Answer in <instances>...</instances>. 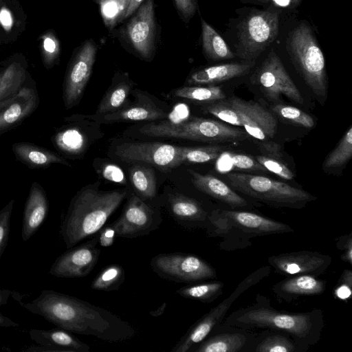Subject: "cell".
<instances>
[{
    "label": "cell",
    "mask_w": 352,
    "mask_h": 352,
    "mask_svg": "<svg viewBox=\"0 0 352 352\" xmlns=\"http://www.w3.org/2000/svg\"><path fill=\"white\" fill-rule=\"evenodd\" d=\"M19 303L58 328L105 342H125L137 333L131 323L111 311L56 291L44 289L32 302Z\"/></svg>",
    "instance_id": "6da1fadb"
},
{
    "label": "cell",
    "mask_w": 352,
    "mask_h": 352,
    "mask_svg": "<svg viewBox=\"0 0 352 352\" xmlns=\"http://www.w3.org/2000/svg\"><path fill=\"white\" fill-rule=\"evenodd\" d=\"M224 324L237 329H268L285 332L300 342L308 344L318 341L323 327L320 310L305 313L278 311L271 306L269 299L256 295L255 302L232 312Z\"/></svg>",
    "instance_id": "7a4b0ae2"
},
{
    "label": "cell",
    "mask_w": 352,
    "mask_h": 352,
    "mask_svg": "<svg viewBox=\"0 0 352 352\" xmlns=\"http://www.w3.org/2000/svg\"><path fill=\"white\" fill-rule=\"evenodd\" d=\"M127 195L126 190H99L87 186L72 200L60 233L67 249L95 235Z\"/></svg>",
    "instance_id": "3957f363"
},
{
    "label": "cell",
    "mask_w": 352,
    "mask_h": 352,
    "mask_svg": "<svg viewBox=\"0 0 352 352\" xmlns=\"http://www.w3.org/2000/svg\"><path fill=\"white\" fill-rule=\"evenodd\" d=\"M208 221L209 235L221 238L219 248L226 251L248 248L253 238L294 231L287 224L243 210L216 209Z\"/></svg>",
    "instance_id": "277c9868"
},
{
    "label": "cell",
    "mask_w": 352,
    "mask_h": 352,
    "mask_svg": "<svg viewBox=\"0 0 352 352\" xmlns=\"http://www.w3.org/2000/svg\"><path fill=\"white\" fill-rule=\"evenodd\" d=\"M203 110L221 121L243 128L250 137L269 141L277 131V121L264 106L253 100L236 96L210 102Z\"/></svg>",
    "instance_id": "5b68a950"
},
{
    "label": "cell",
    "mask_w": 352,
    "mask_h": 352,
    "mask_svg": "<svg viewBox=\"0 0 352 352\" xmlns=\"http://www.w3.org/2000/svg\"><path fill=\"white\" fill-rule=\"evenodd\" d=\"M226 179L235 191L274 208L300 209L316 197L287 183L245 173L229 172Z\"/></svg>",
    "instance_id": "8992f818"
},
{
    "label": "cell",
    "mask_w": 352,
    "mask_h": 352,
    "mask_svg": "<svg viewBox=\"0 0 352 352\" xmlns=\"http://www.w3.org/2000/svg\"><path fill=\"white\" fill-rule=\"evenodd\" d=\"M287 52L306 85L318 97L327 94V78L324 54L310 28L301 23L290 34Z\"/></svg>",
    "instance_id": "52a82bcc"
},
{
    "label": "cell",
    "mask_w": 352,
    "mask_h": 352,
    "mask_svg": "<svg viewBox=\"0 0 352 352\" xmlns=\"http://www.w3.org/2000/svg\"><path fill=\"white\" fill-rule=\"evenodd\" d=\"M278 15L268 10L251 12L239 24L236 56L243 61L254 62L276 39Z\"/></svg>",
    "instance_id": "ba28073f"
},
{
    "label": "cell",
    "mask_w": 352,
    "mask_h": 352,
    "mask_svg": "<svg viewBox=\"0 0 352 352\" xmlns=\"http://www.w3.org/2000/svg\"><path fill=\"white\" fill-rule=\"evenodd\" d=\"M270 272V266L265 265L247 276L228 298L198 320L176 343L171 351L187 352L204 340L212 330L221 323L231 305L239 296L268 276Z\"/></svg>",
    "instance_id": "9c48e42d"
},
{
    "label": "cell",
    "mask_w": 352,
    "mask_h": 352,
    "mask_svg": "<svg viewBox=\"0 0 352 352\" xmlns=\"http://www.w3.org/2000/svg\"><path fill=\"white\" fill-rule=\"evenodd\" d=\"M120 27L119 40L125 47L146 60L155 54L157 43V23L154 0H144Z\"/></svg>",
    "instance_id": "30bf717a"
},
{
    "label": "cell",
    "mask_w": 352,
    "mask_h": 352,
    "mask_svg": "<svg viewBox=\"0 0 352 352\" xmlns=\"http://www.w3.org/2000/svg\"><path fill=\"white\" fill-rule=\"evenodd\" d=\"M151 267L159 276L177 283H191L217 278L215 269L193 254L161 253L151 258Z\"/></svg>",
    "instance_id": "8fae6325"
},
{
    "label": "cell",
    "mask_w": 352,
    "mask_h": 352,
    "mask_svg": "<svg viewBox=\"0 0 352 352\" xmlns=\"http://www.w3.org/2000/svg\"><path fill=\"white\" fill-rule=\"evenodd\" d=\"M268 100L275 102L283 96L302 104L304 98L278 55L271 51L251 78Z\"/></svg>",
    "instance_id": "7c38bea8"
},
{
    "label": "cell",
    "mask_w": 352,
    "mask_h": 352,
    "mask_svg": "<svg viewBox=\"0 0 352 352\" xmlns=\"http://www.w3.org/2000/svg\"><path fill=\"white\" fill-rule=\"evenodd\" d=\"M97 52L98 45L91 38L76 49L65 78L64 100L67 107L73 106L81 97L91 76Z\"/></svg>",
    "instance_id": "4fadbf2b"
},
{
    "label": "cell",
    "mask_w": 352,
    "mask_h": 352,
    "mask_svg": "<svg viewBox=\"0 0 352 352\" xmlns=\"http://www.w3.org/2000/svg\"><path fill=\"white\" fill-rule=\"evenodd\" d=\"M98 235L60 255L50 268L49 274L58 278H82L89 275L96 266L100 249Z\"/></svg>",
    "instance_id": "5bb4252c"
},
{
    "label": "cell",
    "mask_w": 352,
    "mask_h": 352,
    "mask_svg": "<svg viewBox=\"0 0 352 352\" xmlns=\"http://www.w3.org/2000/svg\"><path fill=\"white\" fill-rule=\"evenodd\" d=\"M160 223L154 210L138 196L131 195L121 215L110 226L116 236L135 238L148 234Z\"/></svg>",
    "instance_id": "9a60e30c"
},
{
    "label": "cell",
    "mask_w": 352,
    "mask_h": 352,
    "mask_svg": "<svg viewBox=\"0 0 352 352\" xmlns=\"http://www.w3.org/2000/svg\"><path fill=\"white\" fill-rule=\"evenodd\" d=\"M267 261L270 265L282 275L317 276L326 271L331 265V258L320 252L302 250L273 255Z\"/></svg>",
    "instance_id": "2e32d148"
},
{
    "label": "cell",
    "mask_w": 352,
    "mask_h": 352,
    "mask_svg": "<svg viewBox=\"0 0 352 352\" xmlns=\"http://www.w3.org/2000/svg\"><path fill=\"white\" fill-rule=\"evenodd\" d=\"M115 154L126 162H140L175 168L178 146L161 142H127L116 147Z\"/></svg>",
    "instance_id": "e0dca14e"
},
{
    "label": "cell",
    "mask_w": 352,
    "mask_h": 352,
    "mask_svg": "<svg viewBox=\"0 0 352 352\" xmlns=\"http://www.w3.org/2000/svg\"><path fill=\"white\" fill-rule=\"evenodd\" d=\"M30 338L38 346H31L29 352H89L90 346L71 332L63 329H36L29 331Z\"/></svg>",
    "instance_id": "ac0fdd59"
},
{
    "label": "cell",
    "mask_w": 352,
    "mask_h": 352,
    "mask_svg": "<svg viewBox=\"0 0 352 352\" xmlns=\"http://www.w3.org/2000/svg\"><path fill=\"white\" fill-rule=\"evenodd\" d=\"M188 172L191 176V181L195 187L205 194L233 208H247L250 206L248 200L220 179L192 170H188Z\"/></svg>",
    "instance_id": "d6986e66"
},
{
    "label": "cell",
    "mask_w": 352,
    "mask_h": 352,
    "mask_svg": "<svg viewBox=\"0 0 352 352\" xmlns=\"http://www.w3.org/2000/svg\"><path fill=\"white\" fill-rule=\"evenodd\" d=\"M48 209V201L43 189L36 182L33 183L23 212L21 228L23 241L30 239L38 230L47 215Z\"/></svg>",
    "instance_id": "ffe728a7"
},
{
    "label": "cell",
    "mask_w": 352,
    "mask_h": 352,
    "mask_svg": "<svg viewBox=\"0 0 352 352\" xmlns=\"http://www.w3.org/2000/svg\"><path fill=\"white\" fill-rule=\"evenodd\" d=\"M254 62L229 63L213 65L192 73L186 80L188 85H215L247 74Z\"/></svg>",
    "instance_id": "44dd1931"
},
{
    "label": "cell",
    "mask_w": 352,
    "mask_h": 352,
    "mask_svg": "<svg viewBox=\"0 0 352 352\" xmlns=\"http://www.w3.org/2000/svg\"><path fill=\"white\" fill-rule=\"evenodd\" d=\"M326 289L324 280L309 274H298L284 279L273 286L274 294L279 298L291 302L299 297L322 294Z\"/></svg>",
    "instance_id": "7402d4cb"
},
{
    "label": "cell",
    "mask_w": 352,
    "mask_h": 352,
    "mask_svg": "<svg viewBox=\"0 0 352 352\" xmlns=\"http://www.w3.org/2000/svg\"><path fill=\"white\" fill-rule=\"evenodd\" d=\"M36 97L31 89L23 88L0 111V133L29 116L36 107Z\"/></svg>",
    "instance_id": "603a6c76"
},
{
    "label": "cell",
    "mask_w": 352,
    "mask_h": 352,
    "mask_svg": "<svg viewBox=\"0 0 352 352\" xmlns=\"http://www.w3.org/2000/svg\"><path fill=\"white\" fill-rule=\"evenodd\" d=\"M168 203L171 213L177 220L199 223L208 220V214L195 199L182 194L170 195Z\"/></svg>",
    "instance_id": "cb8c5ba5"
},
{
    "label": "cell",
    "mask_w": 352,
    "mask_h": 352,
    "mask_svg": "<svg viewBox=\"0 0 352 352\" xmlns=\"http://www.w3.org/2000/svg\"><path fill=\"white\" fill-rule=\"evenodd\" d=\"M13 151L21 161L35 168H45L54 163L69 165L65 160L56 153L30 143L14 144Z\"/></svg>",
    "instance_id": "d4e9b609"
},
{
    "label": "cell",
    "mask_w": 352,
    "mask_h": 352,
    "mask_svg": "<svg viewBox=\"0 0 352 352\" xmlns=\"http://www.w3.org/2000/svg\"><path fill=\"white\" fill-rule=\"evenodd\" d=\"M168 116L155 106L141 104L105 113L102 119L107 122L156 120L166 118Z\"/></svg>",
    "instance_id": "484cf974"
},
{
    "label": "cell",
    "mask_w": 352,
    "mask_h": 352,
    "mask_svg": "<svg viewBox=\"0 0 352 352\" xmlns=\"http://www.w3.org/2000/svg\"><path fill=\"white\" fill-rule=\"evenodd\" d=\"M201 24L202 50L205 56L213 60L234 58L235 54L230 50L223 38L202 18Z\"/></svg>",
    "instance_id": "4316f807"
},
{
    "label": "cell",
    "mask_w": 352,
    "mask_h": 352,
    "mask_svg": "<svg viewBox=\"0 0 352 352\" xmlns=\"http://www.w3.org/2000/svg\"><path fill=\"white\" fill-rule=\"evenodd\" d=\"M246 337L239 333H225L202 341L195 352H237L245 344Z\"/></svg>",
    "instance_id": "83f0119b"
},
{
    "label": "cell",
    "mask_w": 352,
    "mask_h": 352,
    "mask_svg": "<svg viewBox=\"0 0 352 352\" xmlns=\"http://www.w3.org/2000/svg\"><path fill=\"white\" fill-rule=\"evenodd\" d=\"M226 148L220 145H209L201 147L178 146V154L175 167L183 163L201 164L219 158Z\"/></svg>",
    "instance_id": "f1b7e54d"
},
{
    "label": "cell",
    "mask_w": 352,
    "mask_h": 352,
    "mask_svg": "<svg viewBox=\"0 0 352 352\" xmlns=\"http://www.w3.org/2000/svg\"><path fill=\"white\" fill-rule=\"evenodd\" d=\"M174 96L188 100L213 102L226 98V95L221 87L217 85H190L174 91Z\"/></svg>",
    "instance_id": "f546056e"
},
{
    "label": "cell",
    "mask_w": 352,
    "mask_h": 352,
    "mask_svg": "<svg viewBox=\"0 0 352 352\" xmlns=\"http://www.w3.org/2000/svg\"><path fill=\"white\" fill-rule=\"evenodd\" d=\"M223 287L222 282L204 283L182 287L176 291V294L183 298L209 303L223 294Z\"/></svg>",
    "instance_id": "4dcf8cb0"
},
{
    "label": "cell",
    "mask_w": 352,
    "mask_h": 352,
    "mask_svg": "<svg viewBox=\"0 0 352 352\" xmlns=\"http://www.w3.org/2000/svg\"><path fill=\"white\" fill-rule=\"evenodd\" d=\"M99 8L104 25L109 31L124 20L130 0H93Z\"/></svg>",
    "instance_id": "1f68e13d"
},
{
    "label": "cell",
    "mask_w": 352,
    "mask_h": 352,
    "mask_svg": "<svg viewBox=\"0 0 352 352\" xmlns=\"http://www.w3.org/2000/svg\"><path fill=\"white\" fill-rule=\"evenodd\" d=\"M131 182L137 192L144 198L155 197L157 186L155 174L149 167L135 165L130 169Z\"/></svg>",
    "instance_id": "d6a6232c"
},
{
    "label": "cell",
    "mask_w": 352,
    "mask_h": 352,
    "mask_svg": "<svg viewBox=\"0 0 352 352\" xmlns=\"http://www.w3.org/2000/svg\"><path fill=\"white\" fill-rule=\"evenodd\" d=\"M25 77V69L18 63H12L6 69L0 78V104L17 92Z\"/></svg>",
    "instance_id": "836d02e7"
},
{
    "label": "cell",
    "mask_w": 352,
    "mask_h": 352,
    "mask_svg": "<svg viewBox=\"0 0 352 352\" xmlns=\"http://www.w3.org/2000/svg\"><path fill=\"white\" fill-rule=\"evenodd\" d=\"M352 157V126L345 132L337 146L327 155L324 170L336 169L346 165Z\"/></svg>",
    "instance_id": "e575fe53"
},
{
    "label": "cell",
    "mask_w": 352,
    "mask_h": 352,
    "mask_svg": "<svg viewBox=\"0 0 352 352\" xmlns=\"http://www.w3.org/2000/svg\"><path fill=\"white\" fill-rule=\"evenodd\" d=\"M125 280V272L119 265H110L101 270L94 279L91 288L102 292L118 290Z\"/></svg>",
    "instance_id": "d590c367"
},
{
    "label": "cell",
    "mask_w": 352,
    "mask_h": 352,
    "mask_svg": "<svg viewBox=\"0 0 352 352\" xmlns=\"http://www.w3.org/2000/svg\"><path fill=\"white\" fill-rule=\"evenodd\" d=\"M132 85L122 81L110 89L101 100L97 113L105 114L118 110L126 102Z\"/></svg>",
    "instance_id": "8d00e7d4"
},
{
    "label": "cell",
    "mask_w": 352,
    "mask_h": 352,
    "mask_svg": "<svg viewBox=\"0 0 352 352\" xmlns=\"http://www.w3.org/2000/svg\"><path fill=\"white\" fill-rule=\"evenodd\" d=\"M57 146L64 152L79 154L85 149L87 140L77 128H69L60 131L55 138Z\"/></svg>",
    "instance_id": "74e56055"
},
{
    "label": "cell",
    "mask_w": 352,
    "mask_h": 352,
    "mask_svg": "<svg viewBox=\"0 0 352 352\" xmlns=\"http://www.w3.org/2000/svg\"><path fill=\"white\" fill-rule=\"evenodd\" d=\"M271 109L278 118L291 124L306 129L312 128L314 126V118L309 113L297 107L274 103L272 105Z\"/></svg>",
    "instance_id": "f35d334b"
},
{
    "label": "cell",
    "mask_w": 352,
    "mask_h": 352,
    "mask_svg": "<svg viewBox=\"0 0 352 352\" xmlns=\"http://www.w3.org/2000/svg\"><path fill=\"white\" fill-rule=\"evenodd\" d=\"M41 52L45 65L52 67L58 59L60 52V43L52 31H48L41 37Z\"/></svg>",
    "instance_id": "ab89813d"
},
{
    "label": "cell",
    "mask_w": 352,
    "mask_h": 352,
    "mask_svg": "<svg viewBox=\"0 0 352 352\" xmlns=\"http://www.w3.org/2000/svg\"><path fill=\"white\" fill-rule=\"evenodd\" d=\"M295 345L288 338L282 335H273L265 338L255 349L256 352H293Z\"/></svg>",
    "instance_id": "60d3db41"
},
{
    "label": "cell",
    "mask_w": 352,
    "mask_h": 352,
    "mask_svg": "<svg viewBox=\"0 0 352 352\" xmlns=\"http://www.w3.org/2000/svg\"><path fill=\"white\" fill-rule=\"evenodd\" d=\"M256 161L267 171L274 173L284 179H293L295 175L286 165L283 159L266 155H258L254 157Z\"/></svg>",
    "instance_id": "b9f144b4"
},
{
    "label": "cell",
    "mask_w": 352,
    "mask_h": 352,
    "mask_svg": "<svg viewBox=\"0 0 352 352\" xmlns=\"http://www.w3.org/2000/svg\"><path fill=\"white\" fill-rule=\"evenodd\" d=\"M14 202V200L10 201L8 204L0 210V259L8 244L10 228V218Z\"/></svg>",
    "instance_id": "7bdbcfd3"
},
{
    "label": "cell",
    "mask_w": 352,
    "mask_h": 352,
    "mask_svg": "<svg viewBox=\"0 0 352 352\" xmlns=\"http://www.w3.org/2000/svg\"><path fill=\"white\" fill-rule=\"evenodd\" d=\"M228 157L230 159L231 164L233 167L248 170L256 172H267V170L261 165L254 157L239 153H228Z\"/></svg>",
    "instance_id": "ee69618b"
},
{
    "label": "cell",
    "mask_w": 352,
    "mask_h": 352,
    "mask_svg": "<svg viewBox=\"0 0 352 352\" xmlns=\"http://www.w3.org/2000/svg\"><path fill=\"white\" fill-rule=\"evenodd\" d=\"M175 8L182 20L188 23L198 9L197 0H173Z\"/></svg>",
    "instance_id": "f6af8a7d"
},
{
    "label": "cell",
    "mask_w": 352,
    "mask_h": 352,
    "mask_svg": "<svg viewBox=\"0 0 352 352\" xmlns=\"http://www.w3.org/2000/svg\"><path fill=\"white\" fill-rule=\"evenodd\" d=\"M102 174L106 179L112 182L120 184H124L126 183L124 172L116 164H106L102 168Z\"/></svg>",
    "instance_id": "bcb514c9"
},
{
    "label": "cell",
    "mask_w": 352,
    "mask_h": 352,
    "mask_svg": "<svg viewBox=\"0 0 352 352\" xmlns=\"http://www.w3.org/2000/svg\"><path fill=\"white\" fill-rule=\"evenodd\" d=\"M341 285L338 287L336 291V295L337 297L341 299H346L350 297L351 294V285H352V272L350 270H346L343 272L341 280L340 281Z\"/></svg>",
    "instance_id": "7dc6e473"
},
{
    "label": "cell",
    "mask_w": 352,
    "mask_h": 352,
    "mask_svg": "<svg viewBox=\"0 0 352 352\" xmlns=\"http://www.w3.org/2000/svg\"><path fill=\"white\" fill-rule=\"evenodd\" d=\"M337 247L344 250V254L340 258L342 261L352 263V236L351 233L349 235L342 236L337 243Z\"/></svg>",
    "instance_id": "c3c4849f"
},
{
    "label": "cell",
    "mask_w": 352,
    "mask_h": 352,
    "mask_svg": "<svg viewBox=\"0 0 352 352\" xmlns=\"http://www.w3.org/2000/svg\"><path fill=\"white\" fill-rule=\"evenodd\" d=\"M12 292L9 289H0V307L6 305L12 294ZM19 324L12 320L10 318L3 316L0 312V327H16Z\"/></svg>",
    "instance_id": "681fc988"
},
{
    "label": "cell",
    "mask_w": 352,
    "mask_h": 352,
    "mask_svg": "<svg viewBox=\"0 0 352 352\" xmlns=\"http://www.w3.org/2000/svg\"><path fill=\"white\" fill-rule=\"evenodd\" d=\"M98 234V243L102 247H109L113 245L116 233L113 228L109 225L99 231Z\"/></svg>",
    "instance_id": "f907efd6"
},
{
    "label": "cell",
    "mask_w": 352,
    "mask_h": 352,
    "mask_svg": "<svg viewBox=\"0 0 352 352\" xmlns=\"http://www.w3.org/2000/svg\"><path fill=\"white\" fill-rule=\"evenodd\" d=\"M260 148L264 155L283 159L280 146L276 143L268 141L263 142Z\"/></svg>",
    "instance_id": "816d5d0a"
},
{
    "label": "cell",
    "mask_w": 352,
    "mask_h": 352,
    "mask_svg": "<svg viewBox=\"0 0 352 352\" xmlns=\"http://www.w3.org/2000/svg\"><path fill=\"white\" fill-rule=\"evenodd\" d=\"M262 2H271L280 7H293L300 3L301 0H257Z\"/></svg>",
    "instance_id": "f5cc1de1"
},
{
    "label": "cell",
    "mask_w": 352,
    "mask_h": 352,
    "mask_svg": "<svg viewBox=\"0 0 352 352\" xmlns=\"http://www.w3.org/2000/svg\"><path fill=\"white\" fill-rule=\"evenodd\" d=\"M144 1V0H130L125 14L124 19H126L131 16Z\"/></svg>",
    "instance_id": "db71d44e"
},
{
    "label": "cell",
    "mask_w": 352,
    "mask_h": 352,
    "mask_svg": "<svg viewBox=\"0 0 352 352\" xmlns=\"http://www.w3.org/2000/svg\"><path fill=\"white\" fill-rule=\"evenodd\" d=\"M166 305H167L166 302H164L156 309H155L153 311H151L149 312V314L153 317H158V316H162L166 309Z\"/></svg>",
    "instance_id": "11a10c76"
},
{
    "label": "cell",
    "mask_w": 352,
    "mask_h": 352,
    "mask_svg": "<svg viewBox=\"0 0 352 352\" xmlns=\"http://www.w3.org/2000/svg\"><path fill=\"white\" fill-rule=\"evenodd\" d=\"M1 74H0V78H1Z\"/></svg>",
    "instance_id": "9f6ffc18"
}]
</instances>
